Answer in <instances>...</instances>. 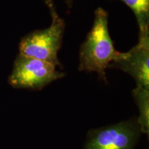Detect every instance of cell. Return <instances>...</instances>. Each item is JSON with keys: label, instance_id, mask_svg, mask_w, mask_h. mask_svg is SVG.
I'll list each match as a JSON object with an SVG mask.
<instances>
[{"label": "cell", "instance_id": "4", "mask_svg": "<svg viewBox=\"0 0 149 149\" xmlns=\"http://www.w3.org/2000/svg\"><path fill=\"white\" fill-rule=\"evenodd\" d=\"M109 68H116L134 78L137 86L149 89V31L139 34V42L126 53H120Z\"/></svg>", "mask_w": 149, "mask_h": 149}, {"label": "cell", "instance_id": "1", "mask_svg": "<svg viewBox=\"0 0 149 149\" xmlns=\"http://www.w3.org/2000/svg\"><path fill=\"white\" fill-rule=\"evenodd\" d=\"M108 18L107 12L103 8L95 10L92 29L80 46L79 65V70L97 72L106 82V69L120 55V52L115 50L110 36Z\"/></svg>", "mask_w": 149, "mask_h": 149}, {"label": "cell", "instance_id": "7", "mask_svg": "<svg viewBox=\"0 0 149 149\" xmlns=\"http://www.w3.org/2000/svg\"><path fill=\"white\" fill-rule=\"evenodd\" d=\"M133 11L139 29V34L148 31L149 0H120Z\"/></svg>", "mask_w": 149, "mask_h": 149}, {"label": "cell", "instance_id": "3", "mask_svg": "<svg viewBox=\"0 0 149 149\" xmlns=\"http://www.w3.org/2000/svg\"><path fill=\"white\" fill-rule=\"evenodd\" d=\"M64 75L51 63L20 54L15 62L9 82L15 88L41 90Z\"/></svg>", "mask_w": 149, "mask_h": 149}, {"label": "cell", "instance_id": "8", "mask_svg": "<svg viewBox=\"0 0 149 149\" xmlns=\"http://www.w3.org/2000/svg\"><path fill=\"white\" fill-rule=\"evenodd\" d=\"M44 1L45 2L46 5L49 8V9L54 7V3H53V0H44ZM67 4L68 5V6H71L72 4V1L71 0H66Z\"/></svg>", "mask_w": 149, "mask_h": 149}, {"label": "cell", "instance_id": "5", "mask_svg": "<svg viewBox=\"0 0 149 149\" xmlns=\"http://www.w3.org/2000/svg\"><path fill=\"white\" fill-rule=\"evenodd\" d=\"M139 130L137 124L125 122L94 130L84 149H133Z\"/></svg>", "mask_w": 149, "mask_h": 149}, {"label": "cell", "instance_id": "2", "mask_svg": "<svg viewBox=\"0 0 149 149\" xmlns=\"http://www.w3.org/2000/svg\"><path fill=\"white\" fill-rule=\"evenodd\" d=\"M50 12L51 25L47 29L33 31L24 37L20 42V54L61 66L57 53L62 42L65 22L57 13L55 6L50 8Z\"/></svg>", "mask_w": 149, "mask_h": 149}, {"label": "cell", "instance_id": "6", "mask_svg": "<svg viewBox=\"0 0 149 149\" xmlns=\"http://www.w3.org/2000/svg\"><path fill=\"white\" fill-rule=\"evenodd\" d=\"M133 95L139 109L137 124L142 133L149 132V89L137 86L133 91Z\"/></svg>", "mask_w": 149, "mask_h": 149}]
</instances>
